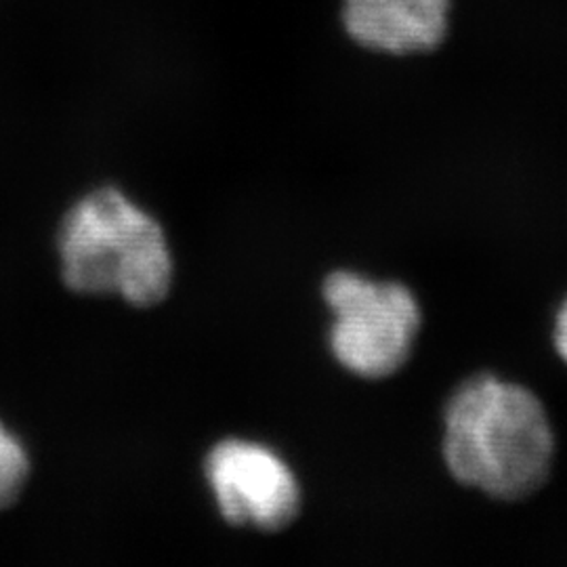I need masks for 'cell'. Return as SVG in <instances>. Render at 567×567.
Returning a JSON list of instances; mask_svg holds the SVG:
<instances>
[{"mask_svg":"<svg viewBox=\"0 0 567 567\" xmlns=\"http://www.w3.org/2000/svg\"><path fill=\"white\" fill-rule=\"evenodd\" d=\"M204 471L219 511L231 526L278 532L299 515V482L269 447L225 440L210 450Z\"/></svg>","mask_w":567,"mask_h":567,"instance_id":"cell-4","label":"cell"},{"mask_svg":"<svg viewBox=\"0 0 567 567\" xmlns=\"http://www.w3.org/2000/svg\"><path fill=\"white\" fill-rule=\"evenodd\" d=\"M30 475V458L20 440L0 423V511L13 505Z\"/></svg>","mask_w":567,"mask_h":567,"instance_id":"cell-6","label":"cell"},{"mask_svg":"<svg viewBox=\"0 0 567 567\" xmlns=\"http://www.w3.org/2000/svg\"><path fill=\"white\" fill-rule=\"evenodd\" d=\"M324 299L332 311L330 349L349 372L386 379L408 362L423 318L405 286L337 271L326 278Z\"/></svg>","mask_w":567,"mask_h":567,"instance_id":"cell-3","label":"cell"},{"mask_svg":"<svg viewBox=\"0 0 567 567\" xmlns=\"http://www.w3.org/2000/svg\"><path fill=\"white\" fill-rule=\"evenodd\" d=\"M61 276L81 295H118L135 307L161 303L173 282L163 227L114 187L82 198L58 238Z\"/></svg>","mask_w":567,"mask_h":567,"instance_id":"cell-2","label":"cell"},{"mask_svg":"<svg viewBox=\"0 0 567 567\" xmlns=\"http://www.w3.org/2000/svg\"><path fill=\"white\" fill-rule=\"evenodd\" d=\"M444 425V461L463 486L498 501H524L545 486L555 437L526 386L475 377L447 402Z\"/></svg>","mask_w":567,"mask_h":567,"instance_id":"cell-1","label":"cell"},{"mask_svg":"<svg viewBox=\"0 0 567 567\" xmlns=\"http://www.w3.org/2000/svg\"><path fill=\"white\" fill-rule=\"evenodd\" d=\"M555 344H557V351L559 355L567 362V301L564 307L559 309V316H557V326H555Z\"/></svg>","mask_w":567,"mask_h":567,"instance_id":"cell-7","label":"cell"},{"mask_svg":"<svg viewBox=\"0 0 567 567\" xmlns=\"http://www.w3.org/2000/svg\"><path fill=\"white\" fill-rule=\"evenodd\" d=\"M447 13L450 0H343L349 37L393 55L435 49L446 37Z\"/></svg>","mask_w":567,"mask_h":567,"instance_id":"cell-5","label":"cell"}]
</instances>
